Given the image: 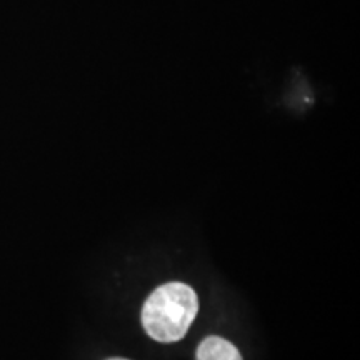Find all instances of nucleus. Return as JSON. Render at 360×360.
Here are the masks:
<instances>
[{"label":"nucleus","instance_id":"3","mask_svg":"<svg viewBox=\"0 0 360 360\" xmlns=\"http://www.w3.org/2000/svg\"><path fill=\"white\" fill-rule=\"evenodd\" d=\"M107 360H127V359H120V357H114V359H107Z\"/></svg>","mask_w":360,"mask_h":360},{"label":"nucleus","instance_id":"1","mask_svg":"<svg viewBox=\"0 0 360 360\" xmlns=\"http://www.w3.org/2000/svg\"><path fill=\"white\" fill-rule=\"evenodd\" d=\"M199 310V299L192 287L182 282H169L148 295L142 309V326L157 342L184 339Z\"/></svg>","mask_w":360,"mask_h":360},{"label":"nucleus","instance_id":"2","mask_svg":"<svg viewBox=\"0 0 360 360\" xmlns=\"http://www.w3.org/2000/svg\"><path fill=\"white\" fill-rule=\"evenodd\" d=\"M197 360H242V355L231 342L212 335L200 342Z\"/></svg>","mask_w":360,"mask_h":360}]
</instances>
